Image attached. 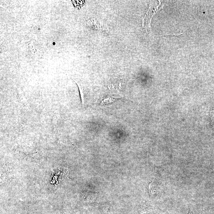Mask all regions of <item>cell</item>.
Returning <instances> with one entry per match:
<instances>
[{
	"label": "cell",
	"mask_w": 214,
	"mask_h": 214,
	"mask_svg": "<svg viewBox=\"0 0 214 214\" xmlns=\"http://www.w3.org/2000/svg\"><path fill=\"white\" fill-rule=\"evenodd\" d=\"M61 117L58 111H55L53 115L52 123L53 125H56L60 122Z\"/></svg>",
	"instance_id": "cell-1"
}]
</instances>
